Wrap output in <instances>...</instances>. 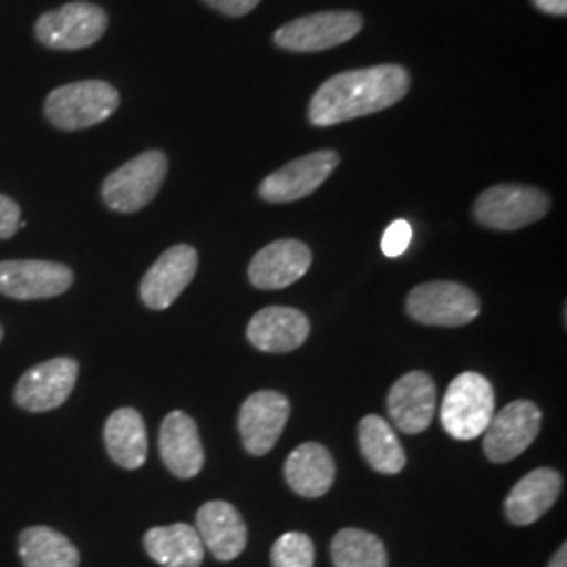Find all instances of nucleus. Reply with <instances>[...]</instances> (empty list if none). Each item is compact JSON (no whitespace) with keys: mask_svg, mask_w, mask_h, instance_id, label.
<instances>
[{"mask_svg":"<svg viewBox=\"0 0 567 567\" xmlns=\"http://www.w3.org/2000/svg\"><path fill=\"white\" fill-rule=\"evenodd\" d=\"M81 365L74 358H53L23 372L13 389V402L25 412H51L68 402L79 381Z\"/></svg>","mask_w":567,"mask_h":567,"instance_id":"9","label":"nucleus"},{"mask_svg":"<svg viewBox=\"0 0 567 567\" xmlns=\"http://www.w3.org/2000/svg\"><path fill=\"white\" fill-rule=\"evenodd\" d=\"M21 224L20 204L0 194V240H9L18 234Z\"/></svg>","mask_w":567,"mask_h":567,"instance_id":"29","label":"nucleus"},{"mask_svg":"<svg viewBox=\"0 0 567 567\" xmlns=\"http://www.w3.org/2000/svg\"><path fill=\"white\" fill-rule=\"evenodd\" d=\"M284 475L299 496L320 498L334 484L337 465L322 444L307 442L286 458Z\"/></svg>","mask_w":567,"mask_h":567,"instance_id":"21","label":"nucleus"},{"mask_svg":"<svg viewBox=\"0 0 567 567\" xmlns=\"http://www.w3.org/2000/svg\"><path fill=\"white\" fill-rule=\"evenodd\" d=\"M121 105V93L105 81L70 82L44 100V116L60 131H82L107 121Z\"/></svg>","mask_w":567,"mask_h":567,"instance_id":"2","label":"nucleus"},{"mask_svg":"<svg viewBox=\"0 0 567 567\" xmlns=\"http://www.w3.org/2000/svg\"><path fill=\"white\" fill-rule=\"evenodd\" d=\"M103 444L116 465L135 471L147 458V431L135 408H118L103 426Z\"/></svg>","mask_w":567,"mask_h":567,"instance_id":"22","label":"nucleus"},{"mask_svg":"<svg viewBox=\"0 0 567 567\" xmlns=\"http://www.w3.org/2000/svg\"><path fill=\"white\" fill-rule=\"evenodd\" d=\"M2 337H4V328L0 324V343H2Z\"/></svg>","mask_w":567,"mask_h":567,"instance_id":"33","label":"nucleus"},{"mask_svg":"<svg viewBox=\"0 0 567 567\" xmlns=\"http://www.w3.org/2000/svg\"><path fill=\"white\" fill-rule=\"evenodd\" d=\"M158 446L164 465L175 477L192 480L203 471L200 431L196 421L182 410H175L164 419Z\"/></svg>","mask_w":567,"mask_h":567,"instance_id":"18","label":"nucleus"},{"mask_svg":"<svg viewBox=\"0 0 567 567\" xmlns=\"http://www.w3.org/2000/svg\"><path fill=\"white\" fill-rule=\"evenodd\" d=\"M341 163V156L332 150H320L284 164L276 173L265 177L259 185V196L265 203H295L313 194L332 175Z\"/></svg>","mask_w":567,"mask_h":567,"instance_id":"12","label":"nucleus"},{"mask_svg":"<svg viewBox=\"0 0 567 567\" xmlns=\"http://www.w3.org/2000/svg\"><path fill=\"white\" fill-rule=\"evenodd\" d=\"M290 416V402L278 391L252 393L238 416V431L244 450L252 456H265L282 435L284 426Z\"/></svg>","mask_w":567,"mask_h":567,"instance_id":"14","label":"nucleus"},{"mask_svg":"<svg viewBox=\"0 0 567 567\" xmlns=\"http://www.w3.org/2000/svg\"><path fill=\"white\" fill-rule=\"evenodd\" d=\"M311 267V250L299 240H278L261 248L248 267L252 286L280 290L299 282Z\"/></svg>","mask_w":567,"mask_h":567,"instance_id":"16","label":"nucleus"},{"mask_svg":"<svg viewBox=\"0 0 567 567\" xmlns=\"http://www.w3.org/2000/svg\"><path fill=\"white\" fill-rule=\"evenodd\" d=\"M196 271H198V252L194 246L177 244L164 250L158 261L145 271L140 284L143 305L154 311L168 309L194 280Z\"/></svg>","mask_w":567,"mask_h":567,"instance_id":"13","label":"nucleus"},{"mask_svg":"<svg viewBox=\"0 0 567 567\" xmlns=\"http://www.w3.org/2000/svg\"><path fill=\"white\" fill-rule=\"evenodd\" d=\"M561 475L555 468H536L519 480L505 501L507 519L515 526H532L561 494Z\"/></svg>","mask_w":567,"mask_h":567,"instance_id":"20","label":"nucleus"},{"mask_svg":"<svg viewBox=\"0 0 567 567\" xmlns=\"http://www.w3.org/2000/svg\"><path fill=\"white\" fill-rule=\"evenodd\" d=\"M330 555L334 567H386L389 564L383 540L358 527L341 529L332 538Z\"/></svg>","mask_w":567,"mask_h":567,"instance_id":"26","label":"nucleus"},{"mask_svg":"<svg viewBox=\"0 0 567 567\" xmlns=\"http://www.w3.org/2000/svg\"><path fill=\"white\" fill-rule=\"evenodd\" d=\"M74 284V271L68 265L39 259L0 261V295L16 301L55 299Z\"/></svg>","mask_w":567,"mask_h":567,"instance_id":"11","label":"nucleus"},{"mask_svg":"<svg viewBox=\"0 0 567 567\" xmlns=\"http://www.w3.org/2000/svg\"><path fill=\"white\" fill-rule=\"evenodd\" d=\"M196 529L204 547L219 561H234L246 548L248 532L243 515L224 501H210L198 508Z\"/></svg>","mask_w":567,"mask_h":567,"instance_id":"19","label":"nucleus"},{"mask_svg":"<svg viewBox=\"0 0 567 567\" xmlns=\"http://www.w3.org/2000/svg\"><path fill=\"white\" fill-rule=\"evenodd\" d=\"M168 158L161 150H147L105 177L102 198L114 213L131 215L145 208L161 192Z\"/></svg>","mask_w":567,"mask_h":567,"instance_id":"3","label":"nucleus"},{"mask_svg":"<svg viewBox=\"0 0 567 567\" xmlns=\"http://www.w3.org/2000/svg\"><path fill=\"white\" fill-rule=\"evenodd\" d=\"M548 567H567V547L564 545V547L559 548L557 553H555V557L550 559V564H548Z\"/></svg>","mask_w":567,"mask_h":567,"instance_id":"32","label":"nucleus"},{"mask_svg":"<svg viewBox=\"0 0 567 567\" xmlns=\"http://www.w3.org/2000/svg\"><path fill=\"white\" fill-rule=\"evenodd\" d=\"M23 567H79L81 553L58 529L49 526L25 527L18 538Z\"/></svg>","mask_w":567,"mask_h":567,"instance_id":"24","label":"nucleus"},{"mask_svg":"<svg viewBox=\"0 0 567 567\" xmlns=\"http://www.w3.org/2000/svg\"><path fill=\"white\" fill-rule=\"evenodd\" d=\"M145 553L163 567H200L204 545L198 529L189 524L152 527L143 536Z\"/></svg>","mask_w":567,"mask_h":567,"instance_id":"23","label":"nucleus"},{"mask_svg":"<svg viewBox=\"0 0 567 567\" xmlns=\"http://www.w3.org/2000/svg\"><path fill=\"white\" fill-rule=\"evenodd\" d=\"M408 91L410 74L395 63L341 72L316 91L309 103V122L313 126H334L355 121L402 102Z\"/></svg>","mask_w":567,"mask_h":567,"instance_id":"1","label":"nucleus"},{"mask_svg":"<svg viewBox=\"0 0 567 567\" xmlns=\"http://www.w3.org/2000/svg\"><path fill=\"white\" fill-rule=\"evenodd\" d=\"M543 412L534 402L517 400L492 416L484 431V452L492 463L522 456L540 433Z\"/></svg>","mask_w":567,"mask_h":567,"instance_id":"10","label":"nucleus"},{"mask_svg":"<svg viewBox=\"0 0 567 567\" xmlns=\"http://www.w3.org/2000/svg\"><path fill=\"white\" fill-rule=\"evenodd\" d=\"M410 243H412V225L404 219H398L386 227L383 240H381V250L385 257L395 259V257L404 255Z\"/></svg>","mask_w":567,"mask_h":567,"instance_id":"28","label":"nucleus"},{"mask_svg":"<svg viewBox=\"0 0 567 567\" xmlns=\"http://www.w3.org/2000/svg\"><path fill=\"white\" fill-rule=\"evenodd\" d=\"M437 405V389L433 379L421 372H408L395 385L391 386L386 398V410L393 425L408 435H416L429 429Z\"/></svg>","mask_w":567,"mask_h":567,"instance_id":"15","label":"nucleus"},{"mask_svg":"<svg viewBox=\"0 0 567 567\" xmlns=\"http://www.w3.org/2000/svg\"><path fill=\"white\" fill-rule=\"evenodd\" d=\"M550 208L547 194L527 185H494L486 189L473 206L477 224L496 229L513 231L526 225L540 221Z\"/></svg>","mask_w":567,"mask_h":567,"instance_id":"5","label":"nucleus"},{"mask_svg":"<svg viewBox=\"0 0 567 567\" xmlns=\"http://www.w3.org/2000/svg\"><path fill=\"white\" fill-rule=\"evenodd\" d=\"M405 309L421 324L458 328L480 316V299L463 284L442 280L416 286L408 295Z\"/></svg>","mask_w":567,"mask_h":567,"instance_id":"7","label":"nucleus"},{"mask_svg":"<svg viewBox=\"0 0 567 567\" xmlns=\"http://www.w3.org/2000/svg\"><path fill=\"white\" fill-rule=\"evenodd\" d=\"M309 320L295 307H265L252 316L246 337L264 353H288L299 349L309 337Z\"/></svg>","mask_w":567,"mask_h":567,"instance_id":"17","label":"nucleus"},{"mask_svg":"<svg viewBox=\"0 0 567 567\" xmlns=\"http://www.w3.org/2000/svg\"><path fill=\"white\" fill-rule=\"evenodd\" d=\"M105 30L107 13L86 0H74L55 11H47L34 23L37 41L55 51L86 49L100 41Z\"/></svg>","mask_w":567,"mask_h":567,"instance_id":"6","label":"nucleus"},{"mask_svg":"<svg viewBox=\"0 0 567 567\" xmlns=\"http://www.w3.org/2000/svg\"><path fill=\"white\" fill-rule=\"evenodd\" d=\"M494 416V389L486 377L463 372L447 386L440 419L447 435L471 442L484 435Z\"/></svg>","mask_w":567,"mask_h":567,"instance_id":"4","label":"nucleus"},{"mask_svg":"<svg viewBox=\"0 0 567 567\" xmlns=\"http://www.w3.org/2000/svg\"><path fill=\"white\" fill-rule=\"evenodd\" d=\"M364 21L353 11H322L288 21L274 34V42L286 51L318 53L355 39Z\"/></svg>","mask_w":567,"mask_h":567,"instance_id":"8","label":"nucleus"},{"mask_svg":"<svg viewBox=\"0 0 567 567\" xmlns=\"http://www.w3.org/2000/svg\"><path fill=\"white\" fill-rule=\"evenodd\" d=\"M536 4V9H540L543 13L548 16H557L564 18L567 13V0H532Z\"/></svg>","mask_w":567,"mask_h":567,"instance_id":"31","label":"nucleus"},{"mask_svg":"<svg viewBox=\"0 0 567 567\" xmlns=\"http://www.w3.org/2000/svg\"><path fill=\"white\" fill-rule=\"evenodd\" d=\"M313 561H316L313 543L301 532L284 534L271 548L274 567H313Z\"/></svg>","mask_w":567,"mask_h":567,"instance_id":"27","label":"nucleus"},{"mask_svg":"<svg viewBox=\"0 0 567 567\" xmlns=\"http://www.w3.org/2000/svg\"><path fill=\"white\" fill-rule=\"evenodd\" d=\"M358 437H360V450L368 465L374 471L383 475H395L404 468V447L385 419L377 414L364 416L358 429Z\"/></svg>","mask_w":567,"mask_h":567,"instance_id":"25","label":"nucleus"},{"mask_svg":"<svg viewBox=\"0 0 567 567\" xmlns=\"http://www.w3.org/2000/svg\"><path fill=\"white\" fill-rule=\"evenodd\" d=\"M208 7H213L215 11L229 16V18H243L248 16L252 9H257V4L261 0H204Z\"/></svg>","mask_w":567,"mask_h":567,"instance_id":"30","label":"nucleus"}]
</instances>
